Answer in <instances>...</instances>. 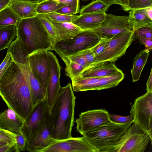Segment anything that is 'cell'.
Returning a JSON list of instances; mask_svg holds the SVG:
<instances>
[{
  "instance_id": "ac0fdd59",
  "label": "cell",
  "mask_w": 152,
  "mask_h": 152,
  "mask_svg": "<svg viewBox=\"0 0 152 152\" xmlns=\"http://www.w3.org/2000/svg\"><path fill=\"white\" fill-rule=\"evenodd\" d=\"M23 122V120L9 108L0 113V127L2 129L13 133H21Z\"/></svg>"
},
{
  "instance_id": "836d02e7",
  "label": "cell",
  "mask_w": 152,
  "mask_h": 152,
  "mask_svg": "<svg viewBox=\"0 0 152 152\" xmlns=\"http://www.w3.org/2000/svg\"><path fill=\"white\" fill-rule=\"evenodd\" d=\"M109 39L107 38H101L98 43L90 49L95 57L103 52Z\"/></svg>"
},
{
  "instance_id": "4dcf8cb0",
  "label": "cell",
  "mask_w": 152,
  "mask_h": 152,
  "mask_svg": "<svg viewBox=\"0 0 152 152\" xmlns=\"http://www.w3.org/2000/svg\"><path fill=\"white\" fill-rule=\"evenodd\" d=\"M45 15L51 22L57 23H72L79 16V15H64L57 13L55 12Z\"/></svg>"
},
{
  "instance_id": "681fc988",
  "label": "cell",
  "mask_w": 152,
  "mask_h": 152,
  "mask_svg": "<svg viewBox=\"0 0 152 152\" xmlns=\"http://www.w3.org/2000/svg\"><path fill=\"white\" fill-rule=\"evenodd\" d=\"M8 144L7 142L0 140V147Z\"/></svg>"
},
{
  "instance_id": "816d5d0a",
  "label": "cell",
  "mask_w": 152,
  "mask_h": 152,
  "mask_svg": "<svg viewBox=\"0 0 152 152\" xmlns=\"http://www.w3.org/2000/svg\"><path fill=\"white\" fill-rule=\"evenodd\" d=\"M48 0H37V2L38 3H40L43 2H44Z\"/></svg>"
},
{
  "instance_id": "e0dca14e",
  "label": "cell",
  "mask_w": 152,
  "mask_h": 152,
  "mask_svg": "<svg viewBox=\"0 0 152 152\" xmlns=\"http://www.w3.org/2000/svg\"><path fill=\"white\" fill-rule=\"evenodd\" d=\"M49 120L42 130L34 139L26 142V150L31 152L40 151L56 142L58 140L51 136L49 127Z\"/></svg>"
},
{
  "instance_id": "f35d334b",
  "label": "cell",
  "mask_w": 152,
  "mask_h": 152,
  "mask_svg": "<svg viewBox=\"0 0 152 152\" xmlns=\"http://www.w3.org/2000/svg\"><path fill=\"white\" fill-rule=\"evenodd\" d=\"M80 52L84 56L86 62L88 67L94 62L95 56L90 49L85 50Z\"/></svg>"
},
{
  "instance_id": "60d3db41",
  "label": "cell",
  "mask_w": 152,
  "mask_h": 152,
  "mask_svg": "<svg viewBox=\"0 0 152 152\" xmlns=\"http://www.w3.org/2000/svg\"><path fill=\"white\" fill-rule=\"evenodd\" d=\"M13 61V59L10 53L7 52L4 60L0 65V71L7 66H9Z\"/></svg>"
},
{
  "instance_id": "277c9868",
  "label": "cell",
  "mask_w": 152,
  "mask_h": 152,
  "mask_svg": "<svg viewBox=\"0 0 152 152\" xmlns=\"http://www.w3.org/2000/svg\"><path fill=\"white\" fill-rule=\"evenodd\" d=\"M133 123L118 124L111 120L82 135L98 152H106L119 140Z\"/></svg>"
},
{
  "instance_id": "4fadbf2b",
  "label": "cell",
  "mask_w": 152,
  "mask_h": 152,
  "mask_svg": "<svg viewBox=\"0 0 152 152\" xmlns=\"http://www.w3.org/2000/svg\"><path fill=\"white\" fill-rule=\"evenodd\" d=\"M40 152H98L84 137L58 140Z\"/></svg>"
},
{
  "instance_id": "e575fe53",
  "label": "cell",
  "mask_w": 152,
  "mask_h": 152,
  "mask_svg": "<svg viewBox=\"0 0 152 152\" xmlns=\"http://www.w3.org/2000/svg\"><path fill=\"white\" fill-rule=\"evenodd\" d=\"M15 133L2 129L0 127V140L7 142L8 144H15Z\"/></svg>"
},
{
  "instance_id": "ee69618b",
  "label": "cell",
  "mask_w": 152,
  "mask_h": 152,
  "mask_svg": "<svg viewBox=\"0 0 152 152\" xmlns=\"http://www.w3.org/2000/svg\"><path fill=\"white\" fill-rule=\"evenodd\" d=\"M152 68H151L150 74L149 77L148 79V80L146 83V90L147 91L152 92Z\"/></svg>"
},
{
  "instance_id": "7c38bea8",
  "label": "cell",
  "mask_w": 152,
  "mask_h": 152,
  "mask_svg": "<svg viewBox=\"0 0 152 152\" xmlns=\"http://www.w3.org/2000/svg\"><path fill=\"white\" fill-rule=\"evenodd\" d=\"M110 120V114L105 109L88 110L81 113L76 119V130L83 135Z\"/></svg>"
},
{
  "instance_id": "f546056e",
  "label": "cell",
  "mask_w": 152,
  "mask_h": 152,
  "mask_svg": "<svg viewBox=\"0 0 152 152\" xmlns=\"http://www.w3.org/2000/svg\"><path fill=\"white\" fill-rule=\"evenodd\" d=\"M66 5L52 0H48L40 3L37 11L38 14L45 15L55 12Z\"/></svg>"
},
{
  "instance_id": "bcb514c9",
  "label": "cell",
  "mask_w": 152,
  "mask_h": 152,
  "mask_svg": "<svg viewBox=\"0 0 152 152\" xmlns=\"http://www.w3.org/2000/svg\"><path fill=\"white\" fill-rule=\"evenodd\" d=\"M11 0H0V11L8 6Z\"/></svg>"
},
{
  "instance_id": "ffe728a7",
  "label": "cell",
  "mask_w": 152,
  "mask_h": 152,
  "mask_svg": "<svg viewBox=\"0 0 152 152\" xmlns=\"http://www.w3.org/2000/svg\"><path fill=\"white\" fill-rule=\"evenodd\" d=\"M19 65L28 81L34 107L39 102L45 99V96L40 83L31 70L28 61L26 64Z\"/></svg>"
},
{
  "instance_id": "6da1fadb",
  "label": "cell",
  "mask_w": 152,
  "mask_h": 152,
  "mask_svg": "<svg viewBox=\"0 0 152 152\" xmlns=\"http://www.w3.org/2000/svg\"><path fill=\"white\" fill-rule=\"evenodd\" d=\"M0 96L23 120L34 106L28 81L20 65L13 61L0 78Z\"/></svg>"
},
{
  "instance_id": "9a60e30c",
  "label": "cell",
  "mask_w": 152,
  "mask_h": 152,
  "mask_svg": "<svg viewBox=\"0 0 152 152\" xmlns=\"http://www.w3.org/2000/svg\"><path fill=\"white\" fill-rule=\"evenodd\" d=\"M66 65L65 75L72 81L80 76L83 71L88 67L83 56L79 52L70 56H60Z\"/></svg>"
},
{
  "instance_id": "ab89813d",
  "label": "cell",
  "mask_w": 152,
  "mask_h": 152,
  "mask_svg": "<svg viewBox=\"0 0 152 152\" xmlns=\"http://www.w3.org/2000/svg\"><path fill=\"white\" fill-rule=\"evenodd\" d=\"M140 43L144 45L146 48L151 50L152 49V38H148L140 37H135Z\"/></svg>"
},
{
  "instance_id": "4316f807",
  "label": "cell",
  "mask_w": 152,
  "mask_h": 152,
  "mask_svg": "<svg viewBox=\"0 0 152 152\" xmlns=\"http://www.w3.org/2000/svg\"><path fill=\"white\" fill-rule=\"evenodd\" d=\"M21 19L8 6L0 11V28L16 25Z\"/></svg>"
},
{
  "instance_id": "8992f818",
  "label": "cell",
  "mask_w": 152,
  "mask_h": 152,
  "mask_svg": "<svg viewBox=\"0 0 152 152\" xmlns=\"http://www.w3.org/2000/svg\"><path fill=\"white\" fill-rule=\"evenodd\" d=\"M101 37L91 30H84L72 37L58 41L53 47L59 56H67L90 49L96 45Z\"/></svg>"
},
{
  "instance_id": "f1b7e54d",
  "label": "cell",
  "mask_w": 152,
  "mask_h": 152,
  "mask_svg": "<svg viewBox=\"0 0 152 152\" xmlns=\"http://www.w3.org/2000/svg\"><path fill=\"white\" fill-rule=\"evenodd\" d=\"M36 16L40 21L48 32L53 49L55 44L59 41V37L57 30L45 15L38 14Z\"/></svg>"
},
{
  "instance_id": "c3c4849f",
  "label": "cell",
  "mask_w": 152,
  "mask_h": 152,
  "mask_svg": "<svg viewBox=\"0 0 152 152\" xmlns=\"http://www.w3.org/2000/svg\"><path fill=\"white\" fill-rule=\"evenodd\" d=\"M146 13L148 17L152 20V7L146 8Z\"/></svg>"
},
{
  "instance_id": "d6a6232c",
  "label": "cell",
  "mask_w": 152,
  "mask_h": 152,
  "mask_svg": "<svg viewBox=\"0 0 152 152\" xmlns=\"http://www.w3.org/2000/svg\"><path fill=\"white\" fill-rule=\"evenodd\" d=\"M15 152H20L26 150V141L21 133H15Z\"/></svg>"
},
{
  "instance_id": "3957f363",
  "label": "cell",
  "mask_w": 152,
  "mask_h": 152,
  "mask_svg": "<svg viewBox=\"0 0 152 152\" xmlns=\"http://www.w3.org/2000/svg\"><path fill=\"white\" fill-rule=\"evenodd\" d=\"M16 25L17 37L28 54L40 50H53L50 37L37 16L21 19Z\"/></svg>"
},
{
  "instance_id": "b9f144b4",
  "label": "cell",
  "mask_w": 152,
  "mask_h": 152,
  "mask_svg": "<svg viewBox=\"0 0 152 152\" xmlns=\"http://www.w3.org/2000/svg\"><path fill=\"white\" fill-rule=\"evenodd\" d=\"M55 12L64 15H74L71 8L67 5L58 9Z\"/></svg>"
},
{
  "instance_id": "7a4b0ae2",
  "label": "cell",
  "mask_w": 152,
  "mask_h": 152,
  "mask_svg": "<svg viewBox=\"0 0 152 152\" xmlns=\"http://www.w3.org/2000/svg\"><path fill=\"white\" fill-rule=\"evenodd\" d=\"M75 99L70 83L61 86L56 100L50 109L49 129L55 139L61 140L72 137Z\"/></svg>"
},
{
  "instance_id": "83f0119b",
  "label": "cell",
  "mask_w": 152,
  "mask_h": 152,
  "mask_svg": "<svg viewBox=\"0 0 152 152\" xmlns=\"http://www.w3.org/2000/svg\"><path fill=\"white\" fill-rule=\"evenodd\" d=\"M110 6L99 0H96L81 6L79 13L80 15L87 13H105Z\"/></svg>"
},
{
  "instance_id": "cb8c5ba5",
  "label": "cell",
  "mask_w": 152,
  "mask_h": 152,
  "mask_svg": "<svg viewBox=\"0 0 152 152\" xmlns=\"http://www.w3.org/2000/svg\"><path fill=\"white\" fill-rule=\"evenodd\" d=\"M149 52L150 50L148 49H144L138 52L134 58L132 67L131 70L133 82H136L139 80L149 57Z\"/></svg>"
},
{
  "instance_id": "d6986e66",
  "label": "cell",
  "mask_w": 152,
  "mask_h": 152,
  "mask_svg": "<svg viewBox=\"0 0 152 152\" xmlns=\"http://www.w3.org/2000/svg\"><path fill=\"white\" fill-rule=\"evenodd\" d=\"M40 3L37 1L11 0L9 6L21 19L35 17L38 14L37 10Z\"/></svg>"
},
{
  "instance_id": "44dd1931",
  "label": "cell",
  "mask_w": 152,
  "mask_h": 152,
  "mask_svg": "<svg viewBox=\"0 0 152 152\" xmlns=\"http://www.w3.org/2000/svg\"><path fill=\"white\" fill-rule=\"evenodd\" d=\"M105 14V13L80 15L72 23L83 30H92L101 26Z\"/></svg>"
},
{
  "instance_id": "52a82bcc",
  "label": "cell",
  "mask_w": 152,
  "mask_h": 152,
  "mask_svg": "<svg viewBox=\"0 0 152 152\" xmlns=\"http://www.w3.org/2000/svg\"><path fill=\"white\" fill-rule=\"evenodd\" d=\"M50 108L45 99L36 104L24 121L21 133L26 142L34 139L42 130L49 119Z\"/></svg>"
},
{
  "instance_id": "8fae6325",
  "label": "cell",
  "mask_w": 152,
  "mask_h": 152,
  "mask_svg": "<svg viewBox=\"0 0 152 152\" xmlns=\"http://www.w3.org/2000/svg\"><path fill=\"white\" fill-rule=\"evenodd\" d=\"M129 16H119L105 13L101 26L92 31L101 38H110L120 33L133 31Z\"/></svg>"
},
{
  "instance_id": "484cf974",
  "label": "cell",
  "mask_w": 152,
  "mask_h": 152,
  "mask_svg": "<svg viewBox=\"0 0 152 152\" xmlns=\"http://www.w3.org/2000/svg\"><path fill=\"white\" fill-rule=\"evenodd\" d=\"M17 35L16 25L0 28V51L8 48Z\"/></svg>"
},
{
  "instance_id": "f6af8a7d",
  "label": "cell",
  "mask_w": 152,
  "mask_h": 152,
  "mask_svg": "<svg viewBox=\"0 0 152 152\" xmlns=\"http://www.w3.org/2000/svg\"><path fill=\"white\" fill-rule=\"evenodd\" d=\"M129 0H120V5L123 10L127 12L130 10L128 7Z\"/></svg>"
},
{
  "instance_id": "9c48e42d",
  "label": "cell",
  "mask_w": 152,
  "mask_h": 152,
  "mask_svg": "<svg viewBox=\"0 0 152 152\" xmlns=\"http://www.w3.org/2000/svg\"><path fill=\"white\" fill-rule=\"evenodd\" d=\"M134 38V31H132L118 34L109 38L104 51L95 57L93 64L105 61H115L125 53Z\"/></svg>"
},
{
  "instance_id": "f907efd6",
  "label": "cell",
  "mask_w": 152,
  "mask_h": 152,
  "mask_svg": "<svg viewBox=\"0 0 152 152\" xmlns=\"http://www.w3.org/2000/svg\"><path fill=\"white\" fill-rule=\"evenodd\" d=\"M8 66H7L4 69H2V70L0 71V78L1 77V76H2V75L4 73V72L8 68Z\"/></svg>"
},
{
  "instance_id": "7402d4cb",
  "label": "cell",
  "mask_w": 152,
  "mask_h": 152,
  "mask_svg": "<svg viewBox=\"0 0 152 152\" xmlns=\"http://www.w3.org/2000/svg\"><path fill=\"white\" fill-rule=\"evenodd\" d=\"M146 10V8L130 10L128 20L134 31L144 26L152 27V20L147 15Z\"/></svg>"
},
{
  "instance_id": "30bf717a",
  "label": "cell",
  "mask_w": 152,
  "mask_h": 152,
  "mask_svg": "<svg viewBox=\"0 0 152 152\" xmlns=\"http://www.w3.org/2000/svg\"><path fill=\"white\" fill-rule=\"evenodd\" d=\"M48 51L37 50L28 56L30 68L40 83L45 97L50 76Z\"/></svg>"
},
{
  "instance_id": "11a10c76",
  "label": "cell",
  "mask_w": 152,
  "mask_h": 152,
  "mask_svg": "<svg viewBox=\"0 0 152 152\" xmlns=\"http://www.w3.org/2000/svg\"><path fill=\"white\" fill-rule=\"evenodd\" d=\"M52 0L56 1L58 2L60 0Z\"/></svg>"
},
{
  "instance_id": "db71d44e",
  "label": "cell",
  "mask_w": 152,
  "mask_h": 152,
  "mask_svg": "<svg viewBox=\"0 0 152 152\" xmlns=\"http://www.w3.org/2000/svg\"><path fill=\"white\" fill-rule=\"evenodd\" d=\"M95 0H81V1H83L86 2V1H95Z\"/></svg>"
},
{
  "instance_id": "7dc6e473",
  "label": "cell",
  "mask_w": 152,
  "mask_h": 152,
  "mask_svg": "<svg viewBox=\"0 0 152 152\" xmlns=\"http://www.w3.org/2000/svg\"><path fill=\"white\" fill-rule=\"evenodd\" d=\"M106 4L110 6L111 5L117 4L120 5V0H99Z\"/></svg>"
},
{
  "instance_id": "1f68e13d",
  "label": "cell",
  "mask_w": 152,
  "mask_h": 152,
  "mask_svg": "<svg viewBox=\"0 0 152 152\" xmlns=\"http://www.w3.org/2000/svg\"><path fill=\"white\" fill-rule=\"evenodd\" d=\"M128 7L130 10L146 8L152 7V0H129Z\"/></svg>"
},
{
  "instance_id": "d590c367",
  "label": "cell",
  "mask_w": 152,
  "mask_h": 152,
  "mask_svg": "<svg viewBox=\"0 0 152 152\" xmlns=\"http://www.w3.org/2000/svg\"><path fill=\"white\" fill-rule=\"evenodd\" d=\"M135 37L152 38V27L145 26L137 29L134 31Z\"/></svg>"
},
{
  "instance_id": "74e56055",
  "label": "cell",
  "mask_w": 152,
  "mask_h": 152,
  "mask_svg": "<svg viewBox=\"0 0 152 152\" xmlns=\"http://www.w3.org/2000/svg\"><path fill=\"white\" fill-rule=\"evenodd\" d=\"M111 120L118 124H124L133 121V119L130 114L126 116H122L115 114H110Z\"/></svg>"
},
{
  "instance_id": "2e32d148",
  "label": "cell",
  "mask_w": 152,
  "mask_h": 152,
  "mask_svg": "<svg viewBox=\"0 0 152 152\" xmlns=\"http://www.w3.org/2000/svg\"><path fill=\"white\" fill-rule=\"evenodd\" d=\"M120 70L113 62L105 61L91 65L83 71L80 76L86 77L110 76L116 74Z\"/></svg>"
},
{
  "instance_id": "5bb4252c",
  "label": "cell",
  "mask_w": 152,
  "mask_h": 152,
  "mask_svg": "<svg viewBox=\"0 0 152 152\" xmlns=\"http://www.w3.org/2000/svg\"><path fill=\"white\" fill-rule=\"evenodd\" d=\"M50 76L46 92L45 99L50 109L55 102L61 87L60 79L61 67L56 56L48 51Z\"/></svg>"
},
{
  "instance_id": "f5cc1de1",
  "label": "cell",
  "mask_w": 152,
  "mask_h": 152,
  "mask_svg": "<svg viewBox=\"0 0 152 152\" xmlns=\"http://www.w3.org/2000/svg\"><path fill=\"white\" fill-rule=\"evenodd\" d=\"M20 0L27 1H37V0Z\"/></svg>"
},
{
  "instance_id": "8d00e7d4",
  "label": "cell",
  "mask_w": 152,
  "mask_h": 152,
  "mask_svg": "<svg viewBox=\"0 0 152 152\" xmlns=\"http://www.w3.org/2000/svg\"><path fill=\"white\" fill-rule=\"evenodd\" d=\"M58 2L69 6L71 8L74 15L79 13L80 0H60Z\"/></svg>"
},
{
  "instance_id": "7bdbcfd3",
  "label": "cell",
  "mask_w": 152,
  "mask_h": 152,
  "mask_svg": "<svg viewBox=\"0 0 152 152\" xmlns=\"http://www.w3.org/2000/svg\"><path fill=\"white\" fill-rule=\"evenodd\" d=\"M15 144H7L0 147V152H15Z\"/></svg>"
},
{
  "instance_id": "ba28073f",
  "label": "cell",
  "mask_w": 152,
  "mask_h": 152,
  "mask_svg": "<svg viewBox=\"0 0 152 152\" xmlns=\"http://www.w3.org/2000/svg\"><path fill=\"white\" fill-rule=\"evenodd\" d=\"M133 122L152 139V92L147 91L135 99L130 112Z\"/></svg>"
},
{
  "instance_id": "603a6c76",
  "label": "cell",
  "mask_w": 152,
  "mask_h": 152,
  "mask_svg": "<svg viewBox=\"0 0 152 152\" xmlns=\"http://www.w3.org/2000/svg\"><path fill=\"white\" fill-rule=\"evenodd\" d=\"M7 52L10 53L13 61L15 62L20 65H26L28 63L29 54L17 37L12 41Z\"/></svg>"
},
{
  "instance_id": "d4e9b609",
  "label": "cell",
  "mask_w": 152,
  "mask_h": 152,
  "mask_svg": "<svg viewBox=\"0 0 152 152\" xmlns=\"http://www.w3.org/2000/svg\"><path fill=\"white\" fill-rule=\"evenodd\" d=\"M51 22L57 30L59 41L72 37L84 31L72 23Z\"/></svg>"
},
{
  "instance_id": "5b68a950",
  "label": "cell",
  "mask_w": 152,
  "mask_h": 152,
  "mask_svg": "<svg viewBox=\"0 0 152 152\" xmlns=\"http://www.w3.org/2000/svg\"><path fill=\"white\" fill-rule=\"evenodd\" d=\"M151 139L149 135L133 123L117 142L106 152H144Z\"/></svg>"
}]
</instances>
